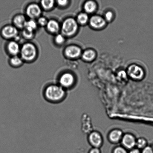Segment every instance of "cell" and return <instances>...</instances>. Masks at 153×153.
<instances>
[{
	"mask_svg": "<svg viewBox=\"0 0 153 153\" xmlns=\"http://www.w3.org/2000/svg\"><path fill=\"white\" fill-rule=\"evenodd\" d=\"M113 14L111 12H108L106 13L105 18L107 21H110L112 19Z\"/></svg>",
	"mask_w": 153,
	"mask_h": 153,
	"instance_id": "28",
	"label": "cell"
},
{
	"mask_svg": "<svg viewBox=\"0 0 153 153\" xmlns=\"http://www.w3.org/2000/svg\"><path fill=\"white\" fill-rule=\"evenodd\" d=\"M44 98L47 101L53 103H58L66 98V90L59 85H51L45 88L43 93Z\"/></svg>",
	"mask_w": 153,
	"mask_h": 153,
	"instance_id": "1",
	"label": "cell"
},
{
	"mask_svg": "<svg viewBox=\"0 0 153 153\" xmlns=\"http://www.w3.org/2000/svg\"><path fill=\"white\" fill-rule=\"evenodd\" d=\"M128 73L133 79H140L143 77L144 73L140 67L136 65L130 66L128 70Z\"/></svg>",
	"mask_w": 153,
	"mask_h": 153,
	"instance_id": "7",
	"label": "cell"
},
{
	"mask_svg": "<svg viewBox=\"0 0 153 153\" xmlns=\"http://www.w3.org/2000/svg\"><path fill=\"white\" fill-rule=\"evenodd\" d=\"M90 153H100V152L98 148H95L91 149Z\"/></svg>",
	"mask_w": 153,
	"mask_h": 153,
	"instance_id": "30",
	"label": "cell"
},
{
	"mask_svg": "<svg viewBox=\"0 0 153 153\" xmlns=\"http://www.w3.org/2000/svg\"><path fill=\"white\" fill-rule=\"evenodd\" d=\"M26 13L31 19L38 18L41 13V10L39 6L36 4H30L27 7Z\"/></svg>",
	"mask_w": 153,
	"mask_h": 153,
	"instance_id": "6",
	"label": "cell"
},
{
	"mask_svg": "<svg viewBox=\"0 0 153 153\" xmlns=\"http://www.w3.org/2000/svg\"><path fill=\"white\" fill-rule=\"evenodd\" d=\"M7 50L12 55H16L19 52V44L15 42H10L7 46Z\"/></svg>",
	"mask_w": 153,
	"mask_h": 153,
	"instance_id": "14",
	"label": "cell"
},
{
	"mask_svg": "<svg viewBox=\"0 0 153 153\" xmlns=\"http://www.w3.org/2000/svg\"><path fill=\"white\" fill-rule=\"evenodd\" d=\"M142 153H153L152 147L149 146H146L144 148Z\"/></svg>",
	"mask_w": 153,
	"mask_h": 153,
	"instance_id": "27",
	"label": "cell"
},
{
	"mask_svg": "<svg viewBox=\"0 0 153 153\" xmlns=\"http://www.w3.org/2000/svg\"><path fill=\"white\" fill-rule=\"evenodd\" d=\"M58 4L59 6L64 7L68 4V1L65 0V1H58Z\"/></svg>",
	"mask_w": 153,
	"mask_h": 153,
	"instance_id": "29",
	"label": "cell"
},
{
	"mask_svg": "<svg viewBox=\"0 0 153 153\" xmlns=\"http://www.w3.org/2000/svg\"><path fill=\"white\" fill-rule=\"evenodd\" d=\"M95 56V53L92 50L85 51L82 55V58L85 60L91 61L94 59Z\"/></svg>",
	"mask_w": 153,
	"mask_h": 153,
	"instance_id": "17",
	"label": "cell"
},
{
	"mask_svg": "<svg viewBox=\"0 0 153 153\" xmlns=\"http://www.w3.org/2000/svg\"><path fill=\"white\" fill-rule=\"evenodd\" d=\"M37 27V24L33 20H30L27 22L25 28L31 31H33Z\"/></svg>",
	"mask_w": 153,
	"mask_h": 153,
	"instance_id": "19",
	"label": "cell"
},
{
	"mask_svg": "<svg viewBox=\"0 0 153 153\" xmlns=\"http://www.w3.org/2000/svg\"><path fill=\"white\" fill-rule=\"evenodd\" d=\"M65 53L66 56L69 58H75L80 55L81 50L77 46H70L65 49Z\"/></svg>",
	"mask_w": 153,
	"mask_h": 153,
	"instance_id": "9",
	"label": "cell"
},
{
	"mask_svg": "<svg viewBox=\"0 0 153 153\" xmlns=\"http://www.w3.org/2000/svg\"><path fill=\"white\" fill-rule=\"evenodd\" d=\"M78 28L77 24L72 18L65 19L62 24L61 31L64 35L70 36L75 33Z\"/></svg>",
	"mask_w": 153,
	"mask_h": 153,
	"instance_id": "2",
	"label": "cell"
},
{
	"mask_svg": "<svg viewBox=\"0 0 153 153\" xmlns=\"http://www.w3.org/2000/svg\"><path fill=\"white\" fill-rule=\"evenodd\" d=\"M90 24L93 27L100 28L104 26L105 24V22L104 19L101 17L94 16L91 18Z\"/></svg>",
	"mask_w": 153,
	"mask_h": 153,
	"instance_id": "11",
	"label": "cell"
},
{
	"mask_svg": "<svg viewBox=\"0 0 153 153\" xmlns=\"http://www.w3.org/2000/svg\"><path fill=\"white\" fill-rule=\"evenodd\" d=\"M41 4L42 7L45 10H49L53 7L54 1L52 0L49 1H41Z\"/></svg>",
	"mask_w": 153,
	"mask_h": 153,
	"instance_id": "18",
	"label": "cell"
},
{
	"mask_svg": "<svg viewBox=\"0 0 153 153\" xmlns=\"http://www.w3.org/2000/svg\"><path fill=\"white\" fill-rule=\"evenodd\" d=\"M122 132L119 130H115L112 131L109 134V138L112 142H116L119 141L122 138Z\"/></svg>",
	"mask_w": 153,
	"mask_h": 153,
	"instance_id": "15",
	"label": "cell"
},
{
	"mask_svg": "<svg viewBox=\"0 0 153 153\" xmlns=\"http://www.w3.org/2000/svg\"><path fill=\"white\" fill-rule=\"evenodd\" d=\"M37 55V50L33 45L27 43L23 45L21 49V55L25 60H33Z\"/></svg>",
	"mask_w": 153,
	"mask_h": 153,
	"instance_id": "3",
	"label": "cell"
},
{
	"mask_svg": "<svg viewBox=\"0 0 153 153\" xmlns=\"http://www.w3.org/2000/svg\"><path fill=\"white\" fill-rule=\"evenodd\" d=\"M114 153H127L126 151L124 148L121 147H118L115 148L114 151Z\"/></svg>",
	"mask_w": 153,
	"mask_h": 153,
	"instance_id": "26",
	"label": "cell"
},
{
	"mask_svg": "<svg viewBox=\"0 0 153 153\" xmlns=\"http://www.w3.org/2000/svg\"><path fill=\"white\" fill-rule=\"evenodd\" d=\"M55 41L58 44H62L65 41V38L62 34H59L55 37Z\"/></svg>",
	"mask_w": 153,
	"mask_h": 153,
	"instance_id": "24",
	"label": "cell"
},
{
	"mask_svg": "<svg viewBox=\"0 0 153 153\" xmlns=\"http://www.w3.org/2000/svg\"><path fill=\"white\" fill-rule=\"evenodd\" d=\"M22 34L24 37L25 38L27 39H30L32 38L33 36V31L29 30L25 28L23 32H22Z\"/></svg>",
	"mask_w": 153,
	"mask_h": 153,
	"instance_id": "23",
	"label": "cell"
},
{
	"mask_svg": "<svg viewBox=\"0 0 153 153\" xmlns=\"http://www.w3.org/2000/svg\"><path fill=\"white\" fill-rule=\"evenodd\" d=\"M136 142L134 136L131 134H126L123 137L122 144L128 149H132L134 148L136 145Z\"/></svg>",
	"mask_w": 153,
	"mask_h": 153,
	"instance_id": "8",
	"label": "cell"
},
{
	"mask_svg": "<svg viewBox=\"0 0 153 153\" xmlns=\"http://www.w3.org/2000/svg\"><path fill=\"white\" fill-rule=\"evenodd\" d=\"M1 35L4 38L10 39L17 36L18 31L15 27L7 25L4 27L1 30Z\"/></svg>",
	"mask_w": 153,
	"mask_h": 153,
	"instance_id": "5",
	"label": "cell"
},
{
	"mask_svg": "<svg viewBox=\"0 0 153 153\" xmlns=\"http://www.w3.org/2000/svg\"><path fill=\"white\" fill-rule=\"evenodd\" d=\"M59 85L65 90L71 88L74 82V78L70 73H65L60 76L59 79Z\"/></svg>",
	"mask_w": 153,
	"mask_h": 153,
	"instance_id": "4",
	"label": "cell"
},
{
	"mask_svg": "<svg viewBox=\"0 0 153 153\" xmlns=\"http://www.w3.org/2000/svg\"><path fill=\"white\" fill-rule=\"evenodd\" d=\"M89 140L91 145L96 148L100 146L102 142V136L97 132L91 133L89 136Z\"/></svg>",
	"mask_w": 153,
	"mask_h": 153,
	"instance_id": "10",
	"label": "cell"
},
{
	"mask_svg": "<svg viewBox=\"0 0 153 153\" xmlns=\"http://www.w3.org/2000/svg\"><path fill=\"white\" fill-rule=\"evenodd\" d=\"M46 26L48 30L53 33H57L59 29V24L55 20H51L49 21Z\"/></svg>",
	"mask_w": 153,
	"mask_h": 153,
	"instance_id": "13",
	"label": "cell"
},
{
	"mask_svg": "<svg viewBox=\"0 0 153 153\" xmlns=\"http://www.w3.org/2000/svg\"><path fill=\"white\" fill-rule=\"evenodd\" d=\"M147 145V141L146 139L141 138L137 140L136 142V145L139 148H143L146 147Z\"/></svg>",
	"mask_w": 153,
	"mask_h": 153,
	"instance_id": "22",
	"label": "cell"
},
{
	"mask_svg": "<svg viewBox=\"0 0 153 153\" xmlns=\"http://www.w3.org/2000/svg\"><path fill=\"white\" fill-rule=\"evenodd\" d=\"M152 149H153V147H152Z\"/></svg>",
	"mask_w": 153,
	"mask_h": 153,
	"instance_id": "32",
	"label": "cell"
},
{
	"mask_svg": "<svg viewBox=\"0 0 153 153\" xmlns=\"http://www.w3.org/2000/svg\"><path fill=\"white\" fill-rule=\"evenodd\" d=\"M38 22L41 26H45L47 25L48 22L45 18L41 17L39 19Z\"/></svg>",
	"mask_w": 153,
	"mask_h": 153,
	"instance_id": "25",
	"label": "cell"
},
{
	"mask_svg": "<svg viewBox=\"0 0 153 153\" xmlns=\"http://www.w3.org/2000/svg\"><path fill=\"white\" fill-rule=\"evenodd\" d=\"M96 4L94 1H89L85 3L84 8L85 11L88 13H91L96 10Z\"/></svg>",
	"mask_w": 153,
	"mask_h": 153,
	"instance_id": "16",
	"label": "cell"
},
{
	"mask_svg": "<svg viewBox=\"0 0 153 153\" xmlns=\"http://www.w3.org/2000/svg\"><path fill=\"white\" fill-rule=\"evenodd\" d=\"M130 153H140L139 149H135L132 150Z\"/></svg>",
	"mask_w": 153,
	"mask_h": 153,
	"instance_id": "31",
	"label": "cell"
},
{
	"mask_svg": "<svg viewBox=\"0 0 153 153\" xmlns=\"http://www.w3.org/2000/svg\"><path fill=\"white\" fill-rule=\"evenodd\" d=\"M27 22L25 16L22 15H18L13 19V22L15 25L20 28L25 27Z\"/></svg>",
	"mask_w": 153,
	"mask_h": 153,
	"instance_id": "12",
	"label": "cell"
},
{
	"mask_svg": "<svg viewBox=\"0 0 153 153\" xmlns=\"http://www.w3.org/2000/svg\"><path fill=\"white\" fill-rule=\"evenodd\" d=\"M10 63L14 66H19L22 63V60L19 57L15 56L10 60Z\"/></svg>",
	"mask_w": 153,
	"mask_h": 153,
	"instance_id": "21",
	"label": "cell"
},
{
	"mask_svg": "<svg viewBox=\"0 0 153 153\" xmlns=\"http://www.w3.org/2000/svg\"><path fill=\"white\" fill-rule=\"evenodd\" d=\"M88 19V15L86 13H82L79 14L78 16V22L81 24H85L87 22Z\"/></svg>",
	"mask_w": 153,
	"mask_h": 153,
	"instance_id": "20",
	"label": "cell"
}]
</instances>
